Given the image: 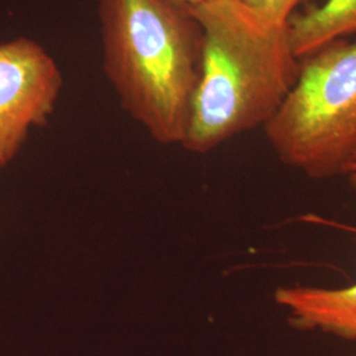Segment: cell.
Returning <instances> with one entry per match:
<instances>
[{"label":"cell","instance_id":"1","mask_svg":"<svg viewBox=\"0 0 356 356\" xmlns=\"http://www.w3.org/2000/svg\"><path fill=\"white\" fill-rule=\"evenodd\" d=\"M202 32L200 74L181 147L211 152L264 127L300 73L288 24L272 23L242 0H214L189 10Z\"/></svg>","mask_w":356,"mask_h":356},{"label":"cell","instance_id":"9","mask_svg":"<svg viewBox=\"0 0 356 356\" xmlns=\"http://www.w3.org/2000/svg\"><path fill=\"white\" fill-rule=\"evenodd\" d=\"M343 177L348 179V184L353 186V189L356 191V159L348 165V168L346 169V173H344Z\"/></svg>","mask_w":356,"mask_h":356},{"label":"cell","instance_id":"5","mask_svg":"<svg viewBox=\"0 0 356 356\" xmlns=\"http://www.w3.org/2000/svg\"><path fill=\"white\" fill-rule=\"evenodd\" d=\"M273 297L286 312L293 329L356 341V284L343 288L279 286Z\"/></svg>","mask_w":356,"mask_h":356},{"label":"cell","instance_id":"7","mask_svg":"<svg viewBox=\"0 0 356 356\" xmlns=\"http://www.w3.org/2000/svg\"><path fill=\"white\" fill-rule=\"evenodd\" d=\"M252 11L276 24H288L296 8L306 0H242Z\"/></svg>","mask_w":356,"mask_h":356},{"label":"cell","instance_id":"8","mask_svg":"<svg viewBox=\"0 0 356 356\" xmlns=\"http://www.w3.org/2000/svg\"><path fill=\"white\" fill-rule=\"evenodd\" d=\"M170 1H173L175 4L181 6V7L186 8V10H191V8H195L198 6H202V4L214 1V0H170Z\"/></svg>","mask_w":356,"mask_h":356},{"label":"cell","instance_id":"6","mask_svg":"<svg viewBox=\"0 0 356 356\" xmlns=\"http://www.w3.org/2000/svg\"><path fill=\"white\" fill-rule=\"evenodd\" d=\"M289 40L302 60L332 41L356 33V0H325L321 6L296 13L288 22Z\"/></svg>","mask_w":356,"mask_h":356},{"label":"cell","instance_id":"10","mask_svg":"<svg viewBox=\"0 0 356 356\" xmlns=\"http://www.w3.org/2000/svg\"><path fill=\"white\" fill-rule=\"evenodd\" d=\"M351 356H356V354H355V355H351Z\"/></svg>","mask_w":356,"mask_h":356},{"label":"cell","instance_id":"4","mask_svg":"<svg viewBox=\"0 0 356 356\" xmlns=\"http://www.w3.org/2000/svg\"><path fill=\"white\" fill-rule=\"evenodd\" d=\"M63 86L58 65L38 41L0 44V169L13 163L33 128L48 123Z\"/></svg>","mask_w":356,"mask_h":356},{"label":"cell","instance_id":"2","mask_svg":"<svg viewBox=\"0 0 356 356\" xmlns=\"http://www.w3.org/2000/svg\"><path fill=\"white\" fill-rule=\"evenodd\" d=\"M103 67L122 107L153 140H184L201 64L202 32L170 0H99Z\"/></svg>","mask_w":356,"mask_h":356},{"label":"cell","instance_id":"3","mask_svg":"<svg viewBox=\"0 0 356 356\" xmlns=\"http://www.w3.org/2000/svg\"><path fill=\"white\" fill-rule=\"evenodd\" d=\"M263 129L281 164L316 181L344 176L356 159V41L337 40L302 58Z\"/></svg>","mask_w":356,"mask_h":356}]
</instances>
